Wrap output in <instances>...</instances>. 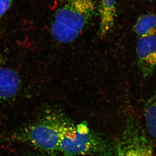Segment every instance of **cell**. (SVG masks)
<instances>
[{
	"mask_svg": "<svg viewBox=\"0 0 156 156\" xmlns=\"http://www.w3.org/2000/svg\"><path fill=\"white\" fill-rule=\"evenodd\" d=\"M19 76L0 57V99L8 100L16 95L20 87Z\"/></svg>",
	"mask_w": 156,
	"mask_h": 156,
	"instance_id": "6",
	"label": "cell"
},
{
	"mask_svg": "<svg viewBox=\"0 0 156 156\" xmlns=\"http://www.w3.org/2000/svg\"><path fill=\"white\" fill-rule=\"evenodd\" d=\"M116 0H101L98 9L100 17L99 34L101 36H106L111 31L114 25L116 14Z\"/></svg>",
	"mask_w": 156,
	"mask_h": 156,
	"instance_id": "7",
	"label": "cell"
},
{
	"mask_svg": "<svg viewBox=\"0 0 156 156\" xmlns=\"http://www.w3.org/2000/svg\"><path fill=\"white\" fill-rule=\"evenodd\" d=\"M117 156H154L150 140L135 120L128 123L120 140Z\"/></svg>",
	"mask_w": 156,
	"mask_h": 156,
	"instance_id": "4",
	"label": "cell"
},
{
	"mask_svg": "<svg viewBox=\"0 0 156 156\" xmlns=\"http://www.w3.org/2000/svg\"><path fill=\"white\" fill-rule=\"evenodd\" d=\"M109 149L108 143L87 123L75 124L69 120L62 131L58 152L66 156H105Z\"/></svg>",
	"mask_w": 156,
	"mask_h": 156,
	"instance_id": "2",
	"label": "cell"
},
{
	"mask_svg": "<svg viewBox=\"0 0 156 156\" xmlns=\"http://www.w3.org/2000/svg\"><path fill=\"white\" fill-rule=\"evenodd\" d=\"M13 0H0V24L3 15L11 7Z\"/></svg>",
	"mask_w": 156,
	"mask_h": 156,
	"instance_id": "10",
	"label": "cell"
},
{
	"mask_svg": "<svg viewBox=\"0 0 156 156\" xmlns=\"http://www.w3.org/2000/svg\"><path fill=\"white\" fill-rule=\"evenodd\" d=\"M69 120L59 112H51L16 132L13 134L12 139L53 154L58 151L62 131Z\"/></svg>",
	"mask_w": 156,
	"mask_h": 156,
	"instance_id": "3",
	"label": "cell"
},
{
	"mask_svg": "<svg viewBox=\"0 0 156 156\" xmlns=\"http://www.w3.org/2000/svg\"><path fill=\"white\" fill-rule=\"evenodd\" d=\"M139 37L156 35V15L148 13L140 16L133 27Z\"/></svg>",
	"mask_w": 156,
	"mask_h": 156,
	"instance_id": "8",
	"label": "cell"
},
{
	"mask_svg": "<svg viewBox=\"0 0 156 156\" xmlns=\"http://www.w3.org/2000/svg\"><path fill=\"white\" fill-rule=\"evenodd\" d=\"M144 115L148 132L156 140V89L145 104Z\"/></svg>",
	"mask_w": 156,
	"mask_h": 156,
	"instance_id": "9",
	"label": "cell"
},
{
	"mask_svg": "<svg viewBox=\"0 0 156 156\" xmlns=\"http://www.w3.org/2000/svg\"><path fill=\"white\" fill-rule=\"evenodd\" d=\"M96 14L95 0H65L56 10L51 23L53 38L64 44L73 41Z\"/></svg>",
	"mask_w": 156,
	"mask_h": 156,
	"instance_id": "1",
	"label": "cell"
},
{
	"mask_svg": "<svg viewBox=\"0 0 156 156\" xmlns=\"http://www.w3.org/2000/svg\"><path fill=\"white\" fill-rule=\"evenodd\" d=\"M35 156H56V155L53 154H49L48 155H38Z\"/></svg>",
	"mask_w": 156,
	"mask_h": 156,
	"instance_id": "11",
	"label": "cell"
},
{
	"mask_svg": "<svg viewBox=\"0 0 156 156\" xmlns=\"http://www.w3.org/2000/svg\"><path fill=\"white\" fill-rule=\"evenodd\" d=\"M148 1H154V0H148Z\"/></svg>",
	"mask_w": 156,
	"mask_h": 156,
	"instance_id": "12",
	"label": "cell"
},
{
	"mask_svg": "<svg viewBox=\"0 0 156 156\" xmlns=\"http://www.w3.org/2000/svg\"><path fill=\"white\" fill-rule=\"evenodd\" d=\"M136 53L137 65L143 76H150L156 66V35L139 37Z\"/></svg>",
	"mask_w": 156,
	"mask_h": 156,
	"instance_id": "5",
	"label": "cell"
}]
</instances>
